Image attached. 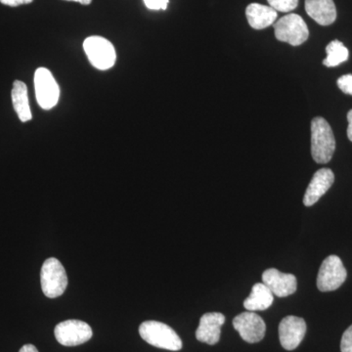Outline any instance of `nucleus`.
Wrapping results in <instances>:
<instances>
[{"instance_id":"f257e3e1","label":"nucleus","mask_w":352,"mask_h":352,"mask_svg":"<svg viewBox=\"0 0 352 352\" xmlns=\"http://www.w3.org/2000/svg\"><path fill=\"white\" fill-rule=\"evenodd\" d=\"M336 150L332 129L325 119L314 118L311 122V155L317 164H327Z\"/></svg>"},{"instance_id":"f03ea898","label":"nucleus","mask_w":352,"mask_h":352,"mask_svg":"<svg viewBox=\"0 0 352 352\" xmlns=\"http://www.w3.org/2000/svg\"><path fill=\"white\" fill-rule=\"evenodd\" d=\"M141 338L157 349L178 351L182 349V340L175 331L159 321H145L139 327Z\"/></svg>"},{"instance_id":"7ed1b4c3","label":"nucleus","mask_w":352,"mask_h":352,"mask_svg":"<svg viewBox=\"0 0 352 352\" xmlns=\"http://www.w3.org/2000/svg\"><path fill=\"white\" fill-rule=\"evenodd\" d=\"M41 289L44 295L50 298H56L63 295L68 286V277L63 264L57 258L46 259L41 271Z\"/></svg>"},{"instance_id":"20e7f679","label":"nucleus","mask_w":352,"mask_h":352,"mask_svg":"<svg viewBox=\"0 0 352 352\" xmlns=\"http://www.w3.org/2000/svg\"><path fill=\"white\" fill-rule=\"evenodd\" d=\"M83 50L90 64L101 71L112 68L116 63L115 47L111 41L102 36H94L85 39Z\"/></svg>"},{"instance_id":"39448f33","label":"nucleus","mask_w":352,"mask_h":352,"mask_svg":"<svg viewBox=\"0 0 352 352\" xmlns=\"http://www.w3.org/2000/svg\"><path fill=\"white\" fill-rule=\"evenodd\" d=\"M275 36L278 41L298 46L305 43L309 36V31L305 20L298 14L284 16L274 24Z\"/></svg>"},{"instance_id":"423d86ee","label":"nucleus","mask_w":352,"mask_h":352,"mask_svg":"<svg viewBox=\"0 0 352 352\" xmlns=\"http://www.w3.org/2000/svg\"><path fill=\"white\" fill-rule=\"evenodd\" d=\"M34 89L38 105L43 110H50L57 105L60 97V88L50 69H36L34 73Z\"/></svg>"},{"instance_id":"0eeeda50","label":"nucleus","mask_w":352,"mask_h":352,"mask_svg":"<svg viewBox=\"0 0 352 352\" xmlns=\"http://www.w3.org/2000/svg\"><path fill=\"white\" fill-rule=\"evenodd\" d=\"M347 272L342 259L330 256L322 263L317 276V288L321 292L336 291L344 283Z\"/></svg>"},{"instance_id":"6e6552de","label":"nucleus","mask_w":352,"mask_h":352,"mask_svg":"<svg viewBox=\"0 0 352 352\" xmlns=\"http://www.w3.org/2000/svg\"><path fill=\"white\" fill-rule=\"evenodd\" d=\"M54 335L62 346H76L91 339L94 332L85 322L66 320L58 324L54 329Z\"/></svg>"},{"instance_id":"1a4fd4ad","label":"nucleus","mask_w":352,"mask_h":352,"mask_svg":"<svg viewBox=\"0 0 352 352\" xmlns=\"http://www.w3.org/2000/svg\"><path fill=\"white\" fill-rule=\"evenodd\" d=\"M233 326L241 338L249 344L261 342L265 336L266 325L258 314L252 311L243 312L234 318Z\"/></svg>"},{"instance_id":"9d476101","label":"nucleus","mask_w":352,"mask_h":352,"mask_svg":"<svg viewBox=\"0 0 352 352\" xmlns=\"http://www.w3.org/2000/svg\"><path fill=\"white\" fill-rule=\"evenodd\" d=\"M307 333L305 319L298 316H287L279 325V339L286 351H294L300 346Z\"/></svg>"},{"instance_id":"9b49d317","label":"nucleus","mask_w":352,"mask_h":352,"mask_svg":"<svg viewBox=\"0 0 352 352\" xmlns=\"http://www.w3.org/2000/svg\"><path fill=\"white\" fill-rule=\"evenodd\" d=\"M263 284L278 298H286L296 293L298 281L295 275L283 273L281 271L270 268L264 271Z\"/></svg>"},{"instance_id":"f8f14e48","label":"nucleus","mask_w":352,"mask_h":352,"mask_svg":"<svg viewBox=\"0 0 352 352\" xmlns=\"http://www.w3.org/2000/svg\"><path fill=\"white\" fill-rule=\"evenodd\" d=\"M224 322L226 316L219 312L204 314L196 331L197 340L210 346H214L219 342L221 326Z\"/></svg>"},{"instance_id":"ddd939ff","label":"nucleus","mask_w":352,"mask_h":352,"mask_svg":"<svg viewBox=\"0 0 352 352\" xmlns=\"http://www.w3.org/2000/svg\"><path fill=\"white\" fill-rule=\"evenodd\" d=\"M335 182V175L330 168H321L314 173L311 182L305 191L303 204L305 207H311L320 200L322 196L332 187Z\"/></svg>"},{"instance_id":"4468645a","label":"nucleus","mask_w":352,"mask_h":352,"mask_svg":"<svg viewBox=\"0 0 352 352\" xmlns=\"http://www.w3.org/2000/svg\"><path fill=\"white\" fill-rule=\"evenodd\" d=\"M305 11L321 25H332L337 19V9L333 0H305Z\"/></svg>"},{"instance_id":"2eb2a0df","label":"nucleus","mask_w":352,"mask_h":352,"mask_svg":"<svg viewBox=\"0 0 352 352\" xmlns=\"http://www.w3.org/2000/svg\"><path fill=\"white\" fill-rule=\"evenodd\" d=\"M245 16L252 29L263 30L274 24L277 19V11L270 6L252 3L247 7Z\"/></svg>"},{"instance_id":"dca6fc26","label":"nucleus","mask_w":352,"mask_h":352,"mask_svg":"<svg viewBox=\"0 0 352 352\" xmlns=\"http://www.w3.org/2000/svg\"><path fill=\"white\" fill-rule=\"evenodd\" d=\"M274 295L263 283H256L252 287L251 295L245 298L244 307L248 311H263L272 305Z\"/></svg>"},{"instance_id":"f3484780","label":"nucleus","mask_w":352,"mask_h":352,"mask_svg":"<svg viewBox=\"0 0 352 352\" xmlns=\"http://www.w3.org/2000/svg\"><path fill=\"white\" fill-rule=\"evenodd\" d=\"M11 97H12L14 110L17 113L21 122H30L32 119V116L31 107H30L28 87L25 83L21 82V80H15L13 83Z\"/></svg>"},{"instance_id":"a211bd4d","label":"nucleus","mask_w":352,"mask_h":352,"mask_svg":"<svg viewBox=\"0 0 352 352\" xmlns=\"http://www.w3.org/2000/svg\"><path fill=\"white\" fill-rule=\"evenodd\" d=\"M327 57L324 59V66L333 68V67L339 66V65L346 62L349 59V50L344 46V44L340 41H333L328 44L326 47Z\"/></svg>"},{"instance_id":"6ab92c4d","label":"nucleus","mask_w":352,"mask_h":352,"mask_svg":"<svg viewBox=\"0 0 352 352\" xmlns=\"http://www.w3.org/2000/svg\"><path fill=\"white\" fill-rule=\"evenodd\" d=\"M270 7L279 12H291L298 7V0H267Z\"/></svg>"},{"instance_id":"aec40b11","label":"nucleus","mask_w":352,"mask_h":352,"mask_svg":"<svg viewBox=\"0 0 352 352\" xmlns=\"http://www.w3.org/2000/svg\"><path fill=\"white\" fill-rule=\"evenodd\" d=\"M340 351L352 352V325L346 329L340 342Z\"/></svg>"},{"instance_id":"412c9836","label":"nucleus","mask_w":352,"mask_h":352,"mask_svg":"<svg viewBox=\"0 0 352 352\" xmlns=\"http://www.w3.org/2000/svg\"><path fill=\"white\" fill-rule=\"evenodd\" d=\"M337 83L338 87L344 94L352 95V75L340 76Z\"/></svg>"},{"instance_id":"4be33fe9","label":"nucleus","mask_w":352,"mask_h":352,"mask_svg":"<svg viewBox=\"0 0 352 352\" xmlns=\"http://www.w3.org/2000/svg\"><path fill=\"white\" fill-rule=\"evenodd\" d=\"M170 0H144L146 7L150 10H166Z\"/></svg>"},{"instance_id":"5701e85b","label":"nucleus","mask_w":352,"mask_h":352,"mask_svg":"<svg viewBox=\"0 0 352 352\" xmlns=\"http://www.w3.org/2000/svg\"><path fill=\"white\" fill-rule=\"evenodd\" d=\"M34 0H0V3L4 4V6L17 7L20 6H24V4H30Z\"/></svg>"},{"instance_id":"b1692460","label":"nucleus","mask_w":352,"mask_h":352,"mask_svg":"<svg viewBox=\"0 0 352 352\" xmlns=\"http://www.w3.org/2000/svg\"><path fill=\"white\" fill-rule=\"evenodd\" d=\"M347 120H349V127H347V138L352 142V110L347 113Z\"/></svg>"},{"instance_id":"393cba45","label":"nucleus","mask_w":352,"mask_h":352,"mask_svg":"<svg viewBox=\"0 0 352 352\" xmlns=\"http://www.w3.org/2000/svg\"><path fill=\"white\" fill-rule=\"evenodd\" d=\"M19 352H38V349L34 344H25Z\"/></svg>"},{"instance_id":"a878e982","label":"nucleus","mask_w":352,"mask_h":352,"mask_svg":"<svg viewBox=\"0 0 352 352\" xmlns=\"http://www.w3.org/2000/svg\"><path fill=\"white\" fill-rule=\"evenodd\" d=\"M66 1H75L82 4V6H89V4L91 3L92 0H66Z\"/></svg>"}]
</instances>
